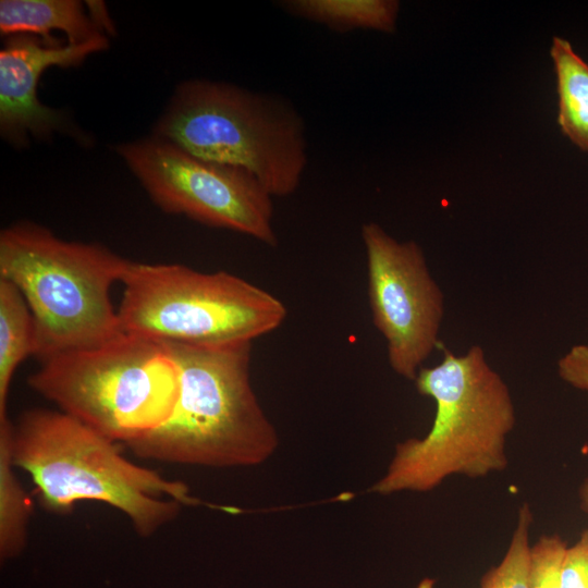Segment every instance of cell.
Returning a JSON list of instances; mask_svg holds the SVG:
<instances>
[{
	"label": "cell",
	"mask_w": 588,
	"mask_h": 588,
	"mask_svg": "<svg viewBox=\"0 0 588 588\" xmlns=\"http://www.w3.org/2000/svg\"><path fill=\"white\" fill-rule=\"evenodd\" d=\"M12 456L32 479L41 506L70 514L79 501L122 513L142 538L198 505L182 481L127 460L118 442L61 412L33 408L13 424Z\"/></svg>",
	"instance_id": "obj_1"
},
{
	"label": "cell",
	"mask_w": 588,
	"mask_h": 588,
	"mask_svg": "<svg viewBox=\"0 0 588 588\" xmlns=\"http://www.w3.org/2000/svg\"><path fill=\"white\" fill-rule=\"evenodd\" d=\"M414 382L418 393L436 403L432 426L424 438L395 445L384 475L369 492H428L453 475L476 479L507 467L515 406L480 345L461 356L444 348L442 360L421 367Z\"/></svg>",
	"instance_id": "obj_2"
},
{
	"label": "cell",
	"mask_w": 588,
	"mask_h": 588,
	"mask_svg": "<svg viewBox=\"0 0 588 588\" xmlns=\"http://www.w3.org/2000/svg\"><path fill=\"white\" fill-rule=\"evenodd\" d=\"M180 375L170 418L125 444L139 458L209 468L257 466L279 445L250 381L252 342L168 343Z\"/></svg>",
	"instance_id": "obj_3"
},
{
	"label": "cell",
	"mask_w": 588,
	"mask_h": 588,
	"mask_svg": "<svg viewBox=\"0 0 588 588\" xmlns=\"http://www.w3.org/2000/svg\"><path fill=\"white\" fill-rule=\"evenodd\" d=\"M131 260L100 244L65 241L32 222L0 234V278L23 294L40 360L103 344L123 333L110 297Z\"/></svg>",
	"instance_id": "obj_4"
},
{
	"label": "cell",
	"mask_w": 588,
	"mask_h": 588,
	"mask_svg": "<svg viewBox=\"0 0 588 588\" xmlns=\"http://www.w3.org/2000/svg\"><path fill=\"white\" fill-rule=\"evenodd\" d=\"M154 135L247 171L272 197L295 193L308 162L306 125L291 101L225 82L181 83Z\"/></svg>",
	"instance_id": "obj_5"
},
{
	"label": "cell",
	"mask_w": 588,
	"mask_h": 588,
	"mask_svg": "<svg viewBox=\"0 0 588 588\" xmlns=\"http://www.w3.org/2000/svg\"><path fill=\"white\" fill-rule=\"evenodd\" d=\"M27 383L59 411L127 444L170 418L180 375L168 343L123 332L40 360Z\"/></svg>",
	"instance_id": "obj_6"
},
{
	"label": "cell",
	"mask_w": 588,
	"mask_h": 588,
	"mask_svg": "<svg viewBox=\"0 0 588 588\" xmlns=\"http://www.w3.org/2000/svg\"><path fill=\"white\" fill-rule=\"evenodd\" d=\"M121 283L122 331L164 343L253 342L286 317L280 299L225 271L131 260Z\"/></svg>",
	"instance_id": "obj_7"
},
{
	"label": "cell",
	"mask_w": 588,
	"mask_h": 588,
	"mask_svg": "<svg viewBox=\"0 0 588 588\" xmlns=\"http://www.w3.org/2000/svg\"><path fill=\"white\" fill-rule=\"evenodd\" d=\"M115 151L164 212L277 245L272 196L247 171L198 158L155 135Z\"/></svg>",
	"instance_id": "obj_8"
},
{
	"label": "cell",
	"mask_w": 588,
	"mask_h": 588,
	"mask_svg": "<svg viewBox=\"0 0 588 588\" xmlns=\"http://www.w3.org/2000/svg\"><path fill=\"white\" fill-rule=\"evenodd\" d=\"M372 321L387 342L395 373L415 381L439 345L444 295L431 277L421 247L400 242L376 222L362 225Z\"/></svg>",
	"instance_id": "obj_9"
},
{
	"label": "cell",
	"mask_w": 588,
	"mask_h": 588,
	"mask_svg": "<svg viewBox=\"0 0 588 588\" xmlns=\"http://www.w3.org/2000/svg\"><path fill=\"white\" fill-rule=\"evenodd\" d=\"M108 36L83 45L48 42L27 34L12 35L0 51V133L15 147L30 138L47 140L54 134L84 138L61 110L42 105L37 86L50 66L71 68L109 47Z\"/></svg>",
	"instance_id": "obj_10"
},
{
	"label": "cell",
	"mask_w": 588,
	"mask_h": 588,
	"mask_svg": "<svg viewBox=\"0 0 588 588\" xmlns=\"http://www.w3.org/2000/svg\"><path fill=\"white\" fill-rule=\"evenodd\" d=\"M77 0H1L2 35L27 34L48 42H60L53 30L65 35L66 44L83 45L106 37V29L90 11Z\"/></svg>",
	"instance_id": "obj_11"
},
{
	"label": "cell",
	"mask_w": 588,
	"mask_h": 588,
	"mask_svg": "<svg viewBox=\"0 0 588 588\" xmlns=\"http://www.w3.org/2000/svg\"><path fill=\"white\" fill-rule=\"evenodd\" d=\"M550 57L555 74L559 127L573 145L588 152V63L560 36L552 38Z\"/></svg>",
	"instance_id": "obj_12"
},
{
	"label": "cell",
	"mask_w": 588,
	"mask_h": 588,
	"mask_svg": "<svg viewBox=\"0 0 588 588\" xmlns=\"http://www.w3.org/2000/svg\"><path fill=\"white\" fill-rule=\"evenodd\" d=\"M279 5L295 17L338 33L370 29L391 34L400 13L396 0H284Z\"/></svg>",
	"instance_id": "obj_13"
},
{
	"label": "cell",
	"mask_w": 588,
	"mask_h": 588,
	"mask_svg": "<svg viewBox=\"0 0 588 588\" xmlns=\"http://www.w3.org/2000/svg\"><path fill=\"white\" fill-rule=\"evenodd\" d=\"M37 350L36 326L20 290L0 278V418L8 416V395L19 365Z\"/></svg>",
	"instance_id": "obj_14"
},
{
	"label": "cell",
	"mask_w": 588,
	"mask_h": 588,
	"mask_svg": "<svg viewBox=\"0 0 588 588\" xmlns=\"http://www.w3.org/2000/svg\"><path fill=\"white\" fill-rule=\"evenodd\" d=\"M13 422L0 418V560L20 556L27 546L33 503L21 485L12 456Z\"/></svg>",
	"instance_id": "obj_15"
},
{
	"label": "cell",
	"mask_w": 588,
	"mask_h": 588,
	"mask_svg": "<svg viewBox=\"0 0 588 588\" xmlns=\"http://www.w3.org/2000/svg\"><path fill=\"white\" fill-rule=\"evenodd\" d=\"M534 522L530 505L523 503L507 550L501 562L480 579L479 588H529V535Z\"/></svg>",
	"instance_id": "obj_16"
},
{
	"label": "cell",
	"mask_w": 588,
	"mask_h": 588,
	"mask_svg": "<svg viewBox=\"0 0 588 588\" xmlns=\"http://www.w3.org/2000/svg\"><path fill=\"white\" fill-rule=\"evenodd\" d=\"M567 542L559 535H542L530 546L529 588H563L562 565Z\"/></svg>",
	"instance_id": "obj_17"
},
{
	"label": "cell",
	"mask_w": 588,
	"mask_h": 588,
	"mask_svg": "<svg viewBox=\"0 0 588 588\" xmlns=\"http://www.w3.org/2000/svg\"><path fill=\"white\" fill-rule=\"evenodd\" d=\"M563 588H588V527L567 547L562 565Z\"/></svg>",
	"instance_id": "obj_18"
},
{
	"label": "cell",
	"mask_w": 588,
	"mask_h": 588,
	"mask_svg": "<svg viewBox=\"0 0 588 588\" xmlns=\"http://www.w3.org/2000/svg\"><path fill=\"white\" fill-rule=\"evenodd\" d=\"M558 375L571 387L588 392V344L573 345L558 360Z\"/></svg>",
	"instance_id": "obj_19"
},
{
	"label": "cell",
	"mask_w": 588,
	"mask_h": 588,
	"mask_svg": "<svg viewBox=\"0 0 588 588\" xmlns=\"http://www.w3.org/2000/svg\"><path fill=\"white\" fill-rule=\"evenodd\" d=\"M579 506L584 513L588 514V478H585L578 489Z\"/></svg>",
	"instance_id": "obj_20"
},
{
	"label": "cell",
	"mask_w": 588,
	"mask_h": 588,
	"mask_svg": "<svg viewBox=\"0 0 588 588\" xmlns=\"http://www.w3.org/2000/svg\"><path fill=\"white\" fill-rule=\"evenodd\" d=\"M416 588H436V580L431 578H424Z\"/></svg>",
	"instance_id": "obj_21"
}]
</instances>
